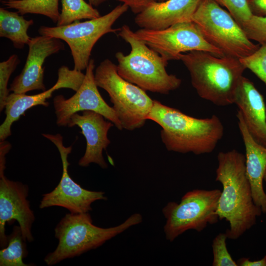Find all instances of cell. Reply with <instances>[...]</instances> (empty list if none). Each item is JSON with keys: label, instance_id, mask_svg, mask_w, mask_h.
Masks as SVG:
<instances>
[{"label": "cell", "instance_id": "obj_1", "mask_svg": "<svg viewBox=\"0 0 266 266\" xmlns=\"http://www.w3.org/2000/svg\"><path fill=\"white\" fill-rule=\"evenodd\" d=\"M216 181L223 190L217 213L230 227L225 233L228 238L235 240L250 229L263 213L254 202L245 167V157L235 149L220 152L217 156Z\"/></svg>", "mask_w": 266, "mask_h": 266}, {"label": "cell", "instance_id": "obj_2", "mask_svg": "<svg viewBox=\"0 0 266 266\" xmlns=\"http://www.w3.org/2000/svg\"><path fill=\"white\" fill-rule=\"evenodd\" d=\"M147 119L161 127V139L167 150L180 153H210L224 133V126L216 115L198 118L156 100Z\"/></svg>", "mask_w": 266, "mask_h": 266}, {"label": "cell", "instance_id": "obj_3", "mask_svg": "<svg viewBox=\"0 0 266 266\" xmlns=\"http://www.w3.org/2000/svg\"><path fill=\"white\" fill-rule=\"evenodd\" d=\"M179 60L189 71L192 85L201 99L219 106L234 104L246 69L239 59L193 51L181 54Z\"/></svg>", "mask_w": 266, "mask_h": 266}, {"label": "cell", "instance_id": "obj_4", "mask_svg": "<svg viewBox=\"0 0 266 266\" xmlns=\"http://www.w3.org/2000/svg\"><path fill=\"white\" fill-rule=\"evenodd\" d=\"M118 34L131 48L128 55L115 54L117 71L122 77L145 91L162 94L180 87L181 79L166 70L168 62L138 38L129 26L119 28Z\"/></svg>", "mask_w": 266, "mask_h": 266}, {"label": "cell", "instance_id": "obj_5", "mask_svg": "<svg viewBox=\"0 0 266 266\" xmlns=\"http://www.w3.org/2000/svg\"><path fill=\"white\" fill-rule=\"evenodd\" d=\"M142 221V216L134 213L118 226L103 228L93 224L89 212L67 213L55 228L58 244L54 251L45 256L44 261L51 266L65 259L79 256L100 246Z\"/></svg>", "mask_w": 266, "mask_h": 266}, {"label": "cell", "instance_id": "obj_6", "mask_svg": "<svg viewBox=\"0 0 266 266\" xmlns=\"http://www.w3.org/2000/svg\"><path fill=\"white\" fill-rule=\"evenodd\" d=\"M98 87L108 94L123 129L132 131L145 123L154 100L146 91L122 77L117 65L110 60L102 61L95 71Z\"/></svg>", "mask_w": 266, "mask_h": 266}, {"label": "cell", "instance_id": "obj_7", "mask_svg": "<svg viewBox=\"0 0 266 266\" xmlns=\"http://www.w3.org/2000/svg\"><path fill=\"white\" fill-rule=\"evenodd\" d=\"M192 21L204 39L225 56L243 58L260 47L247 37L232 15L213 0H200Z\"/></svg>", "mask_w": 266, "mask_h": 266}, {"label": "cell", "instance_id": "obj_8", "mask_svg": "<svg viewBox=\"0 0 266 266\" xmlns=\"http://www.w3.org/2000/svg\"><path fill=\"white\" fill-rule=\"evenodd\" d=\"M221 190L194 189L187 192L179 203L168 202L163 208L166 219L164 231L166 239L174 241L190 230L201 232L219 219L217 213Z\"/></svg>", "mask_w": 266, "mask_h": 266}, {"label": "cell", "instance_id": "obj_9", "mask_svg": "<svg viewBox=\"0 0 266 266\" xmlns=\"http://www.w3.org/2000/svg\"><path fill=\"white\" fill-rule=\"evenodd\" d=\"M128 9V5L122 3L99 18L84 22L76 21L63 26H41L38 32L40 35L65 41L71 51L74 69L82 71L88 66L95 44L103 35L118 32L119 29H113L112 26Z\"/></svg>", "mask_w": 266, "mask_h": 266}, {"label": "cell", "instance_id": "obj_10", "mask_svg": "<svg viewBox=\"0 0 266 266\" xmlns=\"http://www.w3.org/2000/svg\"><path fill=\"white\" fill-rule=\"evenodd\" d=\"M135 34L148 47L167 62L179 60L181 54L193 51L225 56L218 48L209 43L192 21L176 24L167 28L154 30L141 28Z\"/></svg>", "mask_w": 266, "mask_h": 266}, {"label": "cell", "instance_id": "obj_11", "mask_svg": "<svg viewBox=\"0 0 266 266\" xmlns=\"http://www.w3.org/2000/svg\"><path fill=\"white\" fill-rule=\"evenodd\" d=\"M42 135L57 147L62 160L63 172L61 180L55 189L42 195L39 204L40 209L60 206L72 213H86L92 210L91 204L94 202L107 199L104 192L85 189L71 178L67 170L69 166L67 158L71 152L72 146L65 147L60 134L42 133Z\"/></svg>", "mask_w": 266, "mask_h": 266}, {"label": "cell", "instance_id": "obj_12", "mask_svg": "<svg viewBox=\"0 0 266 266\" xmlns=\"http://www.w3.org/2000/svg\"><path fill=\"white\" fill-rule=\"evenodd\" d=\"M95 66L94 60L90 59L83 83L72 97L66 99L60 95L53 99L56 124L58 126H67L73 114L89 110L102 115L118 130L123 129L113 108L105 102L98 89L95 79Z\"/></svg>", "mask_w": 266, "mask_h": 266}, {"label": "cell", "instance_id": "obj_13", "mask_svg": "<svg viewBox=\"0 0 266 266\" xmlns=\"http://www.w3.org/2000/svg\"><path fill=\"white\" fill-rule=\"evenodd\" d=\"M28 186L19 181L7 179L0 174V245L6 247L8 236L5 234L6 223L18 222L25 241L32 242V226L35 220L34 213L27 199Z\"/></svg>", "mask_w": 266, "mask_h": 266}, {"label": "cell", "instance_id": "obj_14", "mask_svg": "<svg viewBox=\"0 0 266 266\" xmlns=\"http://www.w3.org/2000/svg\"><path fill=\"white\" fill-rule=\"evenodd\" d=\"M85 74L81 71L70 69L63 66L58 71L56 83L50 89L34 95L26 94H9L5 104V118L0 126V141H4L11 134L12 124L19 119L25 112L37 105L48 106L47 100L54 91L61 88H68L76 92L83 83Z\"/></svg>", "mask_w": 266, "mask_h": 266}, {"label": "cell", "instance_id": "obj_15", "mask_svg": "<svg viewBox=\"0 0 266 266\" xmlns=\"http://www.w3.org/2000/svg\"><path fill=\"white\" fill-rule=\"evenodd\" d=\"M28 45L29 51L25 66L9 89L16 94H26L33 90L45 91L43 64L47 58L65 49L60 39L44 35L31 37Z\"/></svg>", "mask_w": 266, "mask_h": 266}, {"label": "cell", "instance_id": "obj_16", "mask_svg": "<svg viewBox=\"0 0 266 266\" xmlns=\"http://www.w3.org/2000/svg\"><path fill=\"white\" fill-rule=\"evenodd\" d=\"M104 118L102 115L89 110L82 111L81 115L76 113L71 116L67 127H79L86 140V150L78 162L79 166L86 167L95 163L102 168L107 167L102 151L110 143L108 132L114 125Z\"/></svg>", "mask_w": 266, "mask_h": 266}, {"label": "cell", "instance_id": "obj_17", "mask_svg": "<svg viewBox=\"0 0 266 266\" xmlns=\"http://www.w3.org/2000/svg\"><path fill=\"white\" fill-rule=\"evenodd\" d=\"M200 0L155 1L136 14L135 24L140 28L158 30L176 24L192 21Z\"/></svg>", "mask_w": 266, "mask_h": 266}, {"label": "cell", "instance_id": "obj_18", "mask_svg": "<svg viewBox=\"0 0 266 266\" xmlns=\"http://www.w3.org/2000/svg\"><path fill=\"white\" fill-rule=\"evenodd\" d=\"M245 125L253 138L266 147V106L263 96L254 83L243 76L235 100Z\"/></svg>", "mask_w": 266, "mask_h": 266}, {"label": "cell", "instance_id": "obj_19", "mask_svg": "<svg viewBox=\"0 0 266 266\" xmlns=\"http://www.w3.org/2000/svg\"><path fill=\"white\" fill-rule=\"evenodd\" d=\"M237 124L245 148V167L254 203L266 214V193L263 182L266 170V147L253 138L240 113L236 114Z\"/></svg>", "mask_w": 266, "mask_h": 266}, {"label": "cell", "instance_id": "obj_20", "mask_svg": "<svg viewBox=\"0 0 266 266\" xmlns=\"http://www.w3.org/2000/svg\"><path fill=\"white\" fill-rule=\"evenodd\" d=\"M34 23L33 20H26L18 12H12L0 8V37L9 39L18 49L28 44L31 37L28 29Z\"/></svg>", "mask_w": 266, "mask_h": 266}, {"label": "cell", "instance_id": "obj_21", "mask_svg": "<svg viewBox=\"0 0 266 266\" xmlns=\"http://www.w3.org/2000/svg\"><path fill=\"white\" fill-rule=\"evenodd\" d=\"M1 2L7 8L16 9L22 15H42L55 23L59 19V0H4Z\"/></svg>", "mask_w": 266, "mask_h": 266}, {"label": "cell", "instance_id": "obj_22", "mask_svg": "<svg viewBox=\"0 0 266 266\" xmlns=\"http://www.w3.org/2000/svg\"><path fill=\"white\" fill-rule=\"evenodd\" d=\"M26 241L23 238L19 226H14L8 236V244L0 251V266H29L23 262L26 257Z\"/></svg>", "mask_w": 266, "mask_h": 266}, {"label": "cell", "instance_id": "obj_23", "mask_svg": "<svg viewBox=\"0 0 266 266\" xmlns=\"http://www.w3.org/2000/svg\"><path fill=\"white\" fill-rule=\"evenodd\" d=\"M62 9L57 26H66L82 19L101 16L99 11L84 0H61Z\"/></svg>", "mask_w": 266, "mask_h": 266}, {"label": "cell", "instance_id": "obj_24", "mask_svg": "<svg viewBox=\"0 0 266 266\" xmlns=\"http://www.w3.org/2000/svg\"><path fill=\"white\" fill-rule=\"evenodd\" d=\"M20 60L16 54H12L7 60L0 63V111L5 108V100L9 94L7 88L11 75L20 64Z\"/></svg>", "mask_w": 266, "mask_h": 266}, {"label": "cell", "instance_id": "obj_25", "mask_svg": "<svg viewBox=\"0 0 266 266\" xmlns=\"http://www.w3.org/2000/svg\"><path fill=\"white\" fill-rule=\"evenodd\" d=\"M239 60L246 69L250 70L266 84V44L261 45L253 54Z\"/></svg>", "mask_w": 266, "mask_h": 266}, {"label": "cell", "instance_id": "obj_26", "mask_svg": "<svg viewBox=\"0 0 266 266\" xmlns=\"http://www.w3.org/2000/svg\"><path fill=\"white\" fill-rule=\"evenodd\" d=\"M227 238L225 233H220L213 239V266H238L228 250L226 244Z\"/></svg>", "mask_w": 266, "mask_h": 266}, {"label": "cell", "instance_id": "obj_27", "mask_svg": "<svg viewBox=\"0 0 266 266\" xmlns=\"http://www.w3.org/2000/svg\"><path fill=\"white\" fill-rule=\"evenodd\" d=\"M241 27L250 40L256 41L260 45L266 44V16L252 15Z\"/></svg>", "mask_w": 266, "mask_h": 266}, {"label": "cell", "instance_id": "obj_28", "mask_svg": "<svg viewBox=\"0 0 266 266\" xmlns=\"http://www.w3.org/2000/svg\"><path fill=\"white\" fill-rule=\"evenodd\" d=\"M213 0L225 7L240 26L252 15L247 0Z\"/></svg>", "mask_w": 266, "mask_h": 266}, {"label": "cell", "instance_id": "obj_29", "mask_svg": "<svg viewBox=\"0 0 266 266\" xmlns=\"http://www.w3.org/2000/svg\"><path fill=\"white\" fill-rule=\"evenodd\" d=\"M128 6L132 11L137 14L156 0H117Z\"/></svg>", "mask_w": 266, "mask_h": 266}, {"label": "cell", "instance_id": "obj_30", "mask_svg": "<svg viewBox=\"0 0 266 266\" xmlns=\"http://www.w3.org/2000/svg\"><path fill=\"white\" fill-rule=\"evenodd\" d=\"M249 9L253 15L266 16V0H247Z\"/></svg>", "mask_w": 266, "mask_h": 266}, {"label": "cell", "instance_id": "obj_31", "mask_svg": "<svg viewBox=\"0 0 266 266\" xmlns=\"http://www.w3.org/2000/svg\"><path fill=\"white\" fill-rule=\"evenodd\" d=\"M10 148L11 145L7 141H0V173H4L6 164L5 156Z\"/></svg>", "mask_w": 266, "mask_h": 266}, {"label": "cell", "instance_id": "obj_32", "mask_svg": "<svg viewBox=\"0 0 266 266\" xmlns=\"http://www.w3.org/2000/svg\"><path fill=\"white\" fill-rule=\"evenodd\" d=\"M239 266H266V256L258 260L251 261L248 258H241L236 262Z\"/></svg>", "mask_w": 266, "mask_h": 266}, {"label": "cell", "instance_id": "obj_33", "mask_svg": "<svg viewBox=\"0 0 266 266\" xmlns=\"http://www.w3.org/2000/svg\"><path fill=\"white\" fill-rule=\"evenodd\" d=\"M89 3L93 6H98L107 0H88Z\"/></svg>", "mask_w": 266, "mask_h": 266}, {"label": "cell", "instance_id": "obj_34", "mask_svg": "<svg viewBox=\"0 0 266 266\" xmlns=\"http://www.w3.org/2000/svg\"><path fill=\"white\" fill-rule=\"evenodd\" d=\"M264 181L266 182V170L264 175Z\"/></svg>", "mask_w": 266, "mask_h": 266}, {"label": "cell", "instance_id": "obj_35", "mask_svg": "<svg viewBox=\"0 0 266 266\" xmlns=\"http://www.w3.org/2000/svg\"><path fill=\"white\" fill-rule=\"evenodd\" d=\"M165 0H156V1H163Z\"/></svg>", "mask_w": 266, "mask_h": 266}, {"label": "cell", "instance_id": "obj_36", "mask_svg": "<svg viewBox=\"0 0 266 266\" xmlns=\"http://www.w3.org/2000/svg\"><path fill=\"white\" fill-rule=\"evenodd\" d=\"M3 0H0V1H3Z\"/></svg>", "mask_w": 266, "mask_h": 266}]
</instances>
